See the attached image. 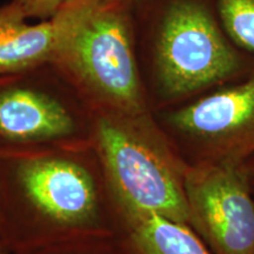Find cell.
I'll return each instance as SVG.
<instances>
[{
  "label": "cell",
  "mask_w": 254,
  "mask_h": 254,
  "mask_svg": "<svg viewBox=\"0 0 254 254\" xmlns=\"http://www.w3.org/2000/svg\"><path fill=\"white\" fill-rule=\"evenodd\" d=\"M94 114L52 64L0 74V157L93 145Z\"/></svg>",
  "instance_id": "cell-5"
},
{
  "label": "cell",
  "mask_w": 254,
  "mask_h": 254,
  "mask_svg": "<svg viewBox=\"0 0 254 254\" xmlns=\"http://www.w3.org/2000/svg\"><path fill=\"white\" fill-rule=\"evenodd\" d=\"M116 202L94 146L0 157V240L21 252L117 231Z\"/></svg>",
  "instance_id": "cell-1"
},
{
  "label": "cell",
  "mask_w": 254,
  "mask_h": 254,
  "mask_svg": "<svg viewBox=\"0 0 254 254\" xmlns=\"http://www.w3.org/2000/svg\"><path fill=\"white\" fill-rule=\"evenodd\" d=\"M189 225L212 254H254V192L243 164L187 165Z\"/></svg>",
  "instance_id": "cell-7"
},
{
  "label": "cell",
  "mask_w": 254,
  "mask_h": 254,
  "mask_svg": "<svg viewBox=\"0 0 254 254\" xmlns=\"http://www.w3.org/2000/svg\"><path fill=\"white\" fill-rule=\"evenodd\" d=\"M13 254H126L118 237L110 236L91 237L71 240L39 249L21 251Z\"/></svg>",
  "instance_id": "cell-11"
},
{
  "label": "cell",
  "mask_w": 254,
  "mask_h": 254,
  "mask_svg": "<svg viewBox=\"0 0 254 254\" xmlns=\"http://www.w3.org/2000/svg\"><path fill=\"white\" fill-rule=\"evenodd\" d=\"M218 17L230 39L254 57V0H213Z\"/></svg>",
  "instance_id": "cell-10"
},
{
  "label": "cell",
  "mask_w": 254,
  "mask_h": 254,
  "mask_svg": "<svg viewBox=\"0 0 254 254\" xmlns=\"http://www.w3.org/2000/svg\"><path fill=\"white\" fill-rule=\"evenodd\" d=\"M93 114V146L117 207L189 224L187 164L154 113Z\"/></svg>",
  "instance_id": "cell-4"
},
{
  "label": "cell",
  "mask_w": 254,
  "mask_h": 254,
  "mask_svg": "<svg viewBox=\"0 0 254 254\" xmlns=\"http://www.w3.org/2000/svg\"><path fill=\"white\" fill-rule=\"evenodd\" d=\"M136 45L153 112L237 80L254 57L230 39L211 0H135Z\"/></svg>",
  "instance_id": "cell-2"
},
{
  "label": "cell",
  "mask_w": 254,
  "mask_h": 254,
  "mask_svg": "<svg viewBox=\"0 0 254 254\" xmlns=\"http://www.w3.org/2000/svg\"><path fill=\"white\" fill-rule=\"evenodd\" d=\"M0 254H13V252L1 240H0Z\"/></svg>",
  "instance_id": "cell-14"
},
{
  "label": "cell",
  "mask_w": 254,
  "mask_h": 254,
  "mask_svg": "<svg viewBox=\"0 0 254 254\" xmlns=\"http://www.w3.org/2000/svg\"><path fill=\"white\" fill-rule=\"evenodd\" d=\"M51 20V64L92 112H153L139 64L135 0H74Z\"/></svg>",
  "instance_id": "cell-3"
},
{
  "label": "cell",
  "mask_w": 254,
  "mask_h": 254,
  "mask_svg": "<svg viewBox=\"0 0 254 254\" xmlns=\"http://www.w3.org/2000/svg\"><path fill=\"white\" fill-rule=\"evenodd\" d=\"M187 165H239L254 155V67L237 80L153 112Z\"/></svg>",
  "instance_id": "cell-6"
},
{
  "label": "cell",
  "mask_w": 254,
  "mask_h": 254,
  "mask_svg": "<svg viewBox=\"0 0 254 254\" xmlns=\"http://www.w3.org/2000/svg\"><path fill=\"white\" fill-rule=\"evenodd\" d=\"M116 236L126 254H212L187 222L117 207Z\"/></svg>",
  "instance_id": "cell-8"
},
{
  "label": "cell",
  "mask_w": 254,
  "mask_h": 254,
  "mask_svg": "<svg viewBox=\"0 0 254 254\" xmlns=\"http://www.w3.org/2000/svg\"><path fill=\"white\" fill-rule=\"evenodd\" d=\"M28 20H51L66 5L74 0H12Z\"/></svg>",
  "instance_id": "cell-12"
},
{
  "label": "cell",
  "mask_w": 254,
  "mask_h": 254,
  "mask_svg": "<svg viewBox=\"0 0 254 254\" xmlns=\"http://www.w3.org/2000/svg\"><path fill=\"white\" fill-rule=\"evenodd\" d=\"M53 51L52 20L31 24L12 0L0 6V74L49 64Z\"/></svg>",
  "instance_id": "cell-9"
},
{
  "label": "cell",
  "mask_w": 254,
  "mask_h": 254,
  "mask_svg": "<svg viewBox=\"0 0 254 254\" xmlns=\"http://www.w3.org/2000/svg\"><path fill=\"white\" fill-rule=\"evenodd\" d=\"M243 165H244V168H245L247 178H249L251 187H252L254 192V155H252V157H251L249 160H246Z\"/></svg>",
  "instance_id": "cell-13"
}]
</instances>
